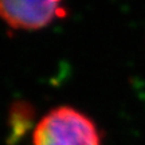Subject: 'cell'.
Instances as JSON below:
<instances>
[{
	"label": "cell",
	"instance_id": "obj_1",
	"mask_svg": "<svg viewBox=\"0 0 145 145\" xmlns=\"http://www.w3.org/2000/svg\"><path fill=\"white\" fill-rule=\"evenodd\" d=\"M32 145H101V135L85 113L71 106H58L36 124Z\"/></svg>",
	"mask_w": 145,
	"mask_h": 145
},
{
	"label": "cell",
	"instance_id": "obj_2",
	"mask_svg": "<svg viewBox=\"0 0 145 145\" xmlns=\"http://www.w3.org/2000/svg\"><path fill=\"white\" fill-rule=\"evenodd\" d=\"M63 14V0H0V19L14 30H40Z\"/></svg>",
	"mask_w": 145,
	"mask_h": 145
}]
</instances>
